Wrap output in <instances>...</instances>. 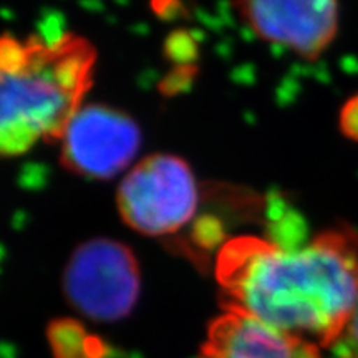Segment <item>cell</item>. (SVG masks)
<instances>
[{"label":"cell","mask_w":358,"mask_h":358,"mask_svg":"<svg viewBox=\"0 0 358 358\" xmlns=\"http://www.w3.org/2000/svg\"><path fill=\"white\" fill-rule=\"evenodd\" d=\"M64 292L85 319L118 322L133 312L140 297V264L127 244L108 237L85 241L66 262Z\"/></svg>","instance_id":"4"},{"label":"cell","mask_w":358,"mask_h":358,"mask_svg":"<svg viewBox=\"0 0 358 358\" xmlns=\"http://www.w3.org/2000/svg\"><path fill=\"white\" fill-rule=\"evenodd\" d=\"M120 216L133 231L150 237L176 234L192 221L199 204V186L185 159L156 153L138 161L122 179Z\"/></svg>","instance_id":"3"},{"label":"cell","mask_w":358,"mask_h":358,"mask_svg":"<svg viewBox=\"0 0 358 358\" xmlns=\"http://www.w3.org/2000/svg\"><path fill=\"white\" fill-rule=\"evenodd\" d=\"M340 128L345 136L358 141V95L345 103L340 113Z\"/></svg>","instance_id":"9"},{"label":"cell","mask_w":358,"mask_h":358,"mask_svg":"<svg viewBox=\"0 0 358 358\" xmlns=\"http://www.w3.org/2000/svg\"><path fill=\"white\" fill-rule=\"evenodd\" d=\"M199 358H322L320 348L226 308L209 327Z\"/></svg>","instance_id":"7"},{"label":"cell","mask_w":358,"mask_h":358,"mask_svg":"<svg viewBox=\"0 0 358 358\" xmlns=\"http://www.w3.org/2000/svg\"><path fill=\"white\" fill-rule=\"evenodd\" d=\"M60 159L69 171L110 179L124 171L141 146V129L131 116L106 105H83L60 138Z\"/></svg>","instance_id":"5"},{"label":"cell","mask_w":358,"mask_h":358,"mask_svg":"<svg viewBox=\"0 0 358 358\" xmlns=\"http://www.w3.org/2000/svg\"><path fill=\"white\" fill-rule=\"evenodd\" d=\"M216 277L226 308L315 347L337 345L358 307V231L327 229L306 244L237 237Z\"/></svg>","instance_id":"1"},{"label":"cell","mask_w":358,"mask_h":358,"mask_svg":"<svg viewBox=\"0 0 358 358\" xmlns=\"http://www.w3.org/2000/svg\"><path fill=\"white\" fill-rule=\"evenodd\" d=\"M95 48L78 35L0 38V156L60 141L92 87Z\"/></svg>","instance_id":"2"},{"label":"cell","mask_w":358,"mask_h":358,"mask_svg":"<svg viewBox=\"0 0 358 358\" xmlns=\"http://www.w3.org/2000/svg\"><path fill=\"white\" fill-rule=\"evenodd\" d=\"M337 347L340 358H358V307L348 322L342 338L338 340Z\"/></svg>","instance_id":"8"},{"label":"cell","mask_w":358,"mask_h":358,"mask_svg":"<svg viewBox=\"0 0 358 358\" xmlns=\"http://www.w3.org/2000/svg\"><path fill=\"white\" fill-rule=\"evenodd\" d=\"M245 25L264 42L315 60L332 45L340 0H237Z\"/></svg>","instance_id":"6"}]
</instances>
